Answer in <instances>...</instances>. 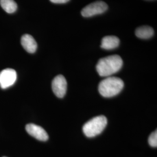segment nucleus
<instances>
[{"label": "nucleus", "mask_w": 157, "mask_h": 157, "mask_svg": "<svg viewBox=\"0 0 157 157\" xmlns=\"http://www.w3.org/2000/svg\"><path fill=\"white\" fill-rule=\"evenodd\" d=\"M148 143L152 147H157V130L152 132L148 138Z\"/></svg>", "instance_id": "nucleus-12"}, {"label": "nucleus", "mask_w": 157, "mask_h": 157, "mask_svg": "<svg viewBox=\"0 0 157 157\" xmlns=\"http://www.w3.org/2000/svg\"><path fill=\"white\" fill-rule=\"evenodd\" d=\"M21 44L23 48L29 53H34L37 48V44L33 37L30 34H25L21 38Z\"/></svg>", "instance_id": "nucleus-8"}, {"label": "nucleus", "mask_w": 157, "mask_h": 157, "mask_svg": "<svg viewBox=\"0 0 157 157\" xmlns=\"http://www.w3.org/2000/svg\"><path fill=\"white\" fill-rule=\"evenodd\" d=\"M154 32L151 27L148 26H141L136 30L135 34L137 37L142 39L151 38L154 35Z\"/></svg>", "instance_id": "nucleus-10"}, {"label": "nucleus", "mask_w": 157, "mask_h": 157, "mask_svg": "<svg viewBox=\"0 0 157 157\" xmlns=\"http://www.w3.org/2000/svg\"><path fill=\"white\" fill-rule=\"evenodd\" d=\"M67 82L65 77L61 75H58L52 82V89L55 95L58 98H63L67 92Z\"/></svg>", "instance_id": "nucleus-6"}, {"label": "nucleus", "mask_w": 157, "mask_h": 157, "mask_svg": "<svg viewBox=\"0 0 157 157\" xmlns=\"http://www.w3.org/2000/svg\"></svg>", "instance_id": "nucleus-14"}, {"label": "nucleus", "mask_w": 157, "mask_h": 157, "mask_svg": "<svg viewBox=\"0 0 157 157\" xmlns=\"http://www.w3.org/2000/svg\"><path fill=\"white\" fill-rule=\"evenodd\" d=\"M25 128L29 135L39 140L45 141L48 139V135L46 131L39 125L33 124H28Z\"/></svg>", "instance_id": "nucleus-7"}, {"label": "nucleus", "mask_w": 157, "mask_h": 157, "mask_svg": "<svg viewBox=\"0 0 157 157\" xmlns=\"http://www.w3.org/2000/svg\"><path fill=\"white\" fill-rule=\"evenodd\" d=\"M107 124V119L105 117L102 115L95 117L84 124L83 131L87 137H94L100 135Z\"/></svg>", "instance_id": "nucleus-3"}, {"label": "nucleus", "mask_w": 157, "mask_h": 157, "mask_svg": "<svg viewBox=\"0 0 157 157\" xmlns=\"http://www.w3.org/2000/svg\"><path fill=\"white\" fill-rule=\"evenodd\" d=\"M122 65L123 61L121 57L113 55L100 59L96 65V69L100 76L109 77L118 72Z\"/></svg>", "instance_id": "nucleus-1"}, {"label": "nucleus", "mask_w": 157, "mask_h": 157, "mask_svg": "<svg viewBox=\"0 0 157 157\" xmlns=\"http://www.w3.org/2000/svg\"><path fill=\"white\" fill-rule=\"evenodd\" d=\"M124 86L122 79L117 77H108L102 80L98 85V91L104 97H112L118 94Z\"/></svg>", "instance_id": "nucleus-2"}, {"label": "nucleus", "mask_w": 157, "mask_h": 157, "mask_svg": "<svg viewBox=\"0 0 157 157\" xmlns=\"http://www.w3.org/2000/svg\"><path fill=\"white\" fill-rule=\"evenodd\" d=\"M108 9L107 4L103 1H99L93 2L84 7L81 12L83 17H88L101 14L106 11Z\"/></svg>", "instance_id": "nucleus-4"}, {"label": "nucleus", "mask_w": 157, "mask_h": 157, "mask_svg": "<svg viewBox=\"0 0 157 157\" xmlns=\"http://www.w3.org/2000/svg\"><path fill=\"white\" fill-rule=\"evenodd\" d=\"M0 5L8 13H12L17 11V3L13 0H0Z\"/></svg>", "instance_id": "nucleus-11"}, {"label": "nucleus", "mask_w": 157, "mask_h": 157, "mask_svg": "<svg viewBox=\"0 0 157 157\" xmlns=\"http://www.w3.org/2000/svg\"><path fill=\"white\" fill-rule=\"evenodd\" d=\"M69 0H50L51 2L55 4H64L67 3Z\"/></svg>", "instance_id": "nucleus-13"}, {"label": "nucleus", "mask_w": 157, "mask_h": 157, "mask_svg": "<svg viewBox=\"0 0 157 157\" xmlns=\"http://www.w3.org/2000/svg\"><path fill=\"white\" fill-rule=\"evenodd\" d=\"M120 40L114 36H108L103 37L101 41V47L105 50H112L118 47Z\"/></svg>", "instance_id": "nucleus-9"}, {"label": "nucleus", "mask_w": 157, "mask_h": 157, "mask_svg": "<svg viewBox=\"0 0 157 157\" xmlns=\"http://www.w3.org/2000/svg\"><path fill=\"white\" fill-rule=\"evenodd\" d=\"M16 71L11 68L2 70L0 72V86L2 89H6L11 87L17 80Z\"/></svg>", "instance_id": "nucleus-5"}]
</instances>
